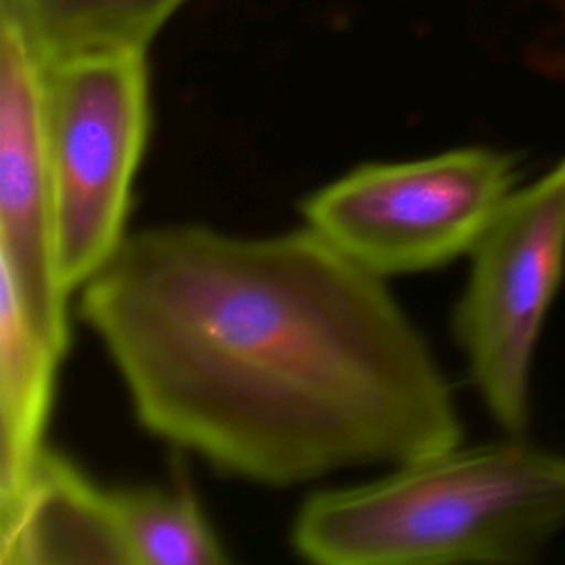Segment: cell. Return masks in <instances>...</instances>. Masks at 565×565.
I'll use <instances>...</instances> for the list:
<instances>
[{
  "mask_svg": "<svg viewBox=\"0 0 565 565\" xmlns=\"http://www.w3.org/2000/svg\"><path fill=\"white\" fill-rule=\"evenodd\" d=\"M79 313L139 424L271 488L461 444L452 388L384 278L311 227L128 234Z\"/></svg>",
  "mask_w": 565,
  "mask_h": 565,
  "instance_id": "cell-1",
  "label": "cell"
},
{
  "mask_svg": "<svg viewBox=\"0 0 565 565\" xmlns=\"http://www.w3.org/2000/svg\"><path fill=\"white\" fill-rule=\"evenodd\" d=\"M470 256L455 338L490 415L523 437L536 344L565 271V159L508 196Z\"/></svg>",
  "mask_w": 565,
  "mask_h": 565,
  "instance_id": "cell-5",
  "label": "cell"
},
{
  "mask_svg": "<svg viewBox=\"0 0 565 565\" xmlns=\"http://www.w3.org/2000/svg\"><path fill=\"white\" fill-rule=\"evenodd\" d=\"M0 276L38 331L68 351V298L57 274L55 190L46 139L44 64L0 13Z\"/></svg>",
  "mask_w": 565,
  "mask_h": 565,
  "instance_id": "cell-6",
  "label": "cell"
},
{
  "mask_svg": "<svg viewBox=\"0 0 565 565\" xmlns=\"http://www.w3.org/2000/svg\"><path fill=\"white\" fill-rule=\"evenodd\" d=\"M62 287L79 291L124 245L130 188L150 130L146 51H102L44 66Z\"/></svg>",
  "mask_w": 565,
  "mask_h": 565,
  "instance_id": "cell-3",
  "label": "cell"
},
{
  "mask_svg": "<svg viewBox=\"0 0 565 565\" xmlns=\"http://www.w3.org/2000/svg\"><path fill=\"white\" fill-rule=\"evenodd\" d=\"M130 565H218L227 554L183 479L113 490Z\"/></svg>",
  "mask_w": 565,
  "mask_h": 565,
  "instance_id": "cell-10",
  "label": "cell"
},
{
  "mask_svg": "<svg viewBox=\"0 0 565 565\" xmlns=\"http://www.w3.org/2000/svg\"><path fill=\"white\" fill-rule=\"evenodd\" d=\"M514 157L470 146L366 163L302 201L307 227L386 278L444 267L470 254L516 190Z\"/></svg>",
  "mask_w": 565,
  "mask_h": 565,
  "instance_id": "cell-4",
  "label": "cell"
},
{
  "mask_svg": "<svg viewBox=\"0 0 565 565\" xmlns=\"http://www.w3.org/2000/svg\"><path fill=\"white\" fill-rule=\"evenodd\" d=\"M561 530L565 455L510 437L457 444L382 479L320 490L300 505L291 545L322 565H519Z\"/></svg>",
  "mask_w": 565,
  "mask_h": 565,
  "instance_id": "cell-2",
  "label": "cell"
},
{
  "mask_svg": "<svg viewBox=\"0 0 565 565\" xmlns=\"http://www.w3.org/2000/svg\"><path fill=\"white\" fill-rule=\"evenodd\" d=\"M62 358L0 276V516L15 508L49 448L44 433Z\"/></svg>",
  "mask_w": 565,
  "mask_h": 565,
  "instance_id": "cell-8",
  "label": "cell"
},
{
  "mask_svg": "<svg viewBox=\"0 0 565 565\" xmlns=\"http://www.w3.org/2000/svg\"><path fill=\"white\" fill-rule=\"evenodd\" d=\"M2 565H130L113 490L46 448L15 508L0 516Z\"/></svg>",
  "mask_w": 565,
  "mask_h": 565,
  "instance_id": "cell-7",
  "label": "cell"
},
{
  "mask_svg": "<svg viewBox=\"0 0 565 565\" xmlns=\"http://www.w3.org/2000/svg\"><path fill=\"white\" fill-rule=\"evenodd\" d=\"M185 0H0L44 66L102 51H148Z\"/></svg>",
  "mask_w": 565,
  "mask_h": 565,
  "instance_id": "cell-9",
  "label": "cell"
}]
</instances>
